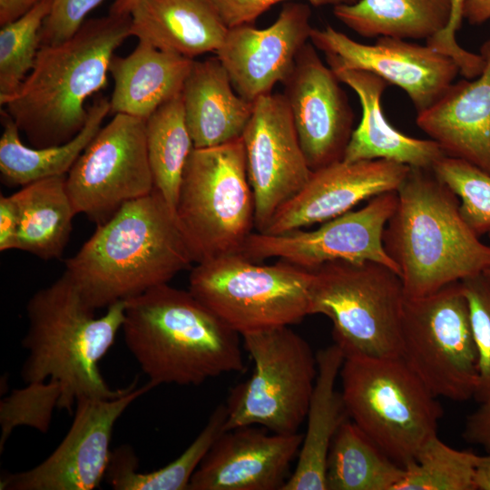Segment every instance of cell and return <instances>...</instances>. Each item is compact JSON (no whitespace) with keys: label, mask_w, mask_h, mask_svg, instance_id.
<instances>
[{"label":"cell","mask_w":490,"mask_h":490,"mask_svg":"<svg viewBox=\"0 0 490 490\" xmlns=\"http://www.w3.org/2000/svg\"><path fill=\"white\" fill-rule=\"evenodd\" d=\"M462 17L471 25L490 21V0H463Z\"/></svg>","instance_id":"43"},{"label":"cell","mask_w":490,"mask_h":490,"mask_svg":"<svg viewBox=\"0 0 490 490\" xmlns=\"http://www.w3.org/2000/svg\"><path fill=\"white\" fill-rule=\"evenodd\" d=\"M191 263L175 211L153 189L97 224L64 272L97 309L168 283Z\"/></svg>","instance_id":"1"},{"label":"cell","mask_w":490,"mask_h":490,"mask_svg":"<svg viewBox=\"0 0 490 490\" xmlns=\"http://www.w3.org/2000/svg\"><path fill=\"white\" fill-rule=\"evenodd\" d=\"M254 425L224 430L194 472L188 490H281L303 434H268Z\"/></svg>","instance_id":"19"},{"label":"cell","mask_w":490,"mask_h":490,"mask_svg":"<svg viewBox=\"0 0 490 490\" xmlns=\"http://www.w3.org/2000/svg\"><path fill=\"white\" fill-rule=\"evenodd\" d=\"M241 337L254 369L229 393L224 430L254 425L277 434L297 433L318 373L309 344L289 326Z\"/></svg>","instance_id":"10"},{"label":"cell","mask_w":490,"mask_h":490,"mask_svg":"<svg viewBox=\"0 0 490 490\" xmlns=\"http://www.w3.org/2000/svg\"><path fill=\"white\" fill-rule=\"evenodd\" d=\"M114 398L76 402L73 423L54 451L32 469L5 474L1 490H93L104 480L113 427L128 407L153 387L147 382Z\"/></svg>","instance_id":"14"},{"label":"cell","mask_w":490,"mask_h":490,"mask_svg":"<svg viewBox=\"0 0 490 490\" xmlns=\"http://www.w3.org/2000/svg\"><path fill=\"white\" fill-rule=\"evenodd\" d=\"M485 273L490 276V270L488 271H486Z\"/></svg>","instance_id":"47"},{"label":"cell","mask_w":490,"mask_h":490,"mask_svg":"<svg viewBox=\"0 0 490 490\" xmlns=\"http://www.w3.org/2000/svg\"><path fill=\"white\" fill-rule=\"evenodd\" d=\"M410 167L383 159L339 161L313 171L306 185L261 233L277 235L323 223L380 193L397 191Z\"/></svg>","instance_id":"20"},{"label":"cell","mask_w":490,"mask_h":490,"mask_svg":"<svg viewBox=\"0 0 490 490\" xmlns=\"http://www.w3.org/2000/svg\"><path fill=\"white\" fill-rule=\"evenodd\" d=\"M142 0H114L110 7L109 14L117 15H130L135 5Z\"/></svg>","instance_id":"46"},{"label":"cell","mask_w":490,"mask_h":490,"mask_svg":"<svg viewBox=\"0 0 490 490\" xmlns=\"http://www.w3.org/2000/svg\"><path fill=\"white\" fill-rule=\"evenodd\" d=\"M488 237H489V240H490V232L488 233Z\"/></svg>","instance_id":"48"},{"label":"cell","mask_w":490,"mask_h":490,"mask_svg":"<svg viewBox=\"0 0 490 490\" xmlns=\"http://www.w3.org/2000/svg\"><path fill=\"white\" fill-rule=\"evenodd\" d=\"M181 94L194 148L218 146L242 136L253 103L236 93L217 56L193 61Z\"/></svg>","instance_id":"23"},{"label":"cell","mask_w":490,"mask_h":490,"mask_svg":"<svg viewBox=\"0 0 490 490\" xmlns=\"http://www.w3.org/2000/svg\"><path fill=\"white\" fill-rule=\"evenodd\" d=\"M88 119L71 141L45 148L29 147L20 139V131L6 113L2 112L4 130L0 139V173L7 186H24L44 178L67 175L76 160L102 128L111 112L110 100L96 97L88 106Z\"/></svg>","instance_id":"27"},{"label":"cell","mask_w":490,"mask_h":490,"mask_svg":"<svg viewBox=\"0 0 490 490\" xmlns=\"http://www.w3.org/2000/svg\"><path fill=\"white\" fill-rule=\"evenodd\" d=\"M312 270L285 260L260 265L240 253L196 263L189 290L240 336L310 315Z\"/></svg>","instance_id":"9"},{"label":"cell","mask_w":490,"mask_h":490,"mask_svg":"<svg viewBox=\"0 0 490 490\" xmlns=\"http://www.w3.org/2000/svg\"><path fill=\"white\" fill-rule=\"evenodd\" d=\"M103 0H53L41 30V45L56 44L71 38L87 15Z\"/></svg>","instance_id":"38"},{"label":"cell","mask_w":490,"mask_h":490,"mask_svg":"<svg viewBox=\"0 0 490 490\" xmlns=\"http://www.w3.org/2000/svg\"><path fill=\"white\" fill-rule=\"evenodd\" d=\"M175 215L194 263L240 253L255 227V201L241 137L192 149Z\"/></svg>","instance_id":"8"},{"label":"cell","mask_w":490,"mask_h":490,"mask_svg":"<svg viewBox=\"0 0 490 490\" xmlns=\"http://www.w3.org/2000/svg\"><path fill=\"white\" fill-rule=\"evenodd\" d=\"M397 205V192L371 199L359 210L328 220L314 230L301 229L270 235L252 232L240 254L259 262L278 258L312 270L334 260L373 261L396 271L399 269L383 245L385 227Z\"/></svg>","instance_id":"13"},{"label":"cell","mask_w":490,"mask_h":490,"mask_svg":"<svg viewBox=\"0 0 490 490\" xmlns=\"http://www.w3.org/2000/svg\"><path fill=\"white\" fill-rule=\"evenodd\" d=\"M125 300L102 317L65 273L28 300V329L22 340L27 358L21 376L27 384L54 379L61 387L58 408L72 413L85 397L114 398L129 387L112 389L99 363L113 345L124 320Z\"/></svg>","instance_id":"4"},{"label":"cell","mask_w":490,"mask_h":490,"mask_svg":"<svg viewBox=\"0 0 490 490\" xmlns=\"http://www.w3.org/2000/svg\"><path fill=\"white\" fill-rule=\"evenodd\" d=\"M145 124L146 120L115 113L89 142L66 175L77 214L99 224L152 191Z\"/></svg>","instance_id":"12"},{"label":"cell","mask_w":490,"mask_h":490,"mask_svg":"<svg viewBox=\"0 0 490 490\" xmlns=\"http://www.w3.org/2000/svg\"><path fill=\"white\" fill-rule=\"evenodd\" d=\"M40 1L42 0H0V25L20 18Z\"/></svg>","instance_id":"42"},{"label":"cell","mask_w":490,"mask_h":490,"mask_svg":"<svg viewBox=\"0 0 490 490\" xmlns=\"http://www.w3.org/2000/svg\"><path fill=\"white\" fill-rule=\"evenodd\" d=\"M241 138L255 201V228L262 232L278 210L306 185L312 171L283 93H270L253 102Z\"/></svg>","instance_id":"16"},{"label":"cell","mask_w":490,"mask_h":490,"mask_svg":"<svg viewBox=\"0 0 490 490\" xmlns=\"http://www.w3.org/2000/svg\"><path fill=\"white\" fill-rule=\"evenodd\" d=\"M490 22V21H489Z\"/></svg>","instance_id":"49"},{"label":"cell","mask_w":490,"mask_h":490,"mask_svg":"<svg viewBox=\"0 0 490 490\" xmlns=\"http://www.w3.org/2000/svg\"><path fill=\"white\" fill-rule=\"evenodd\" d=\"M339 377L348 417L397 465L437 436L441 405L401 357L346 358Z\"/></svg>","instance_id":"6"},{"label":"cell","mask_w":490,"mask_h":490,"mask_svg":"<svg viewBox=\"0 0 490 490\" xmlns=\"http://www.w3.org/2000/svg\"><path fill=\"white\" fill-rule=\"evenodd\" d=\"M193 61L143 42L125 57L113 55L109 67L114 81L111 112L146 120L181 93Z\"/></svg>","instance_id":"26"},{"label":"cell","mask_w":490,"mask_h":490,"mask_svg":"<svg viewBox=\"0 0 490 490\" xmlns=\"http://www.w3.org/2000/svg\"><path fill=\"white\" fill-rule=\"evenodd\" d=\"M479 54L484 61L480 74L454 82L432 106L417 113L416 122L446 156L490 173V38Z\"/></svg>","instance_id":"21"},{"label":"cell","mask_w":490,"mask_h":490,"mask_svg":"<svg viewBox=\"0 0 490 490\" xmlns=\"http://www.w3.org/2000/svg\"><path fill=\"white\" fill-rule=\"evenodd\" d=\"M463 0H453L452 15L448 25L445 29V33L449 36H454L459 29L462 17Z\"/></svg>","instance_id":"45"},{"label":"cell","mask_w":490,"mask_h":490,"mask_svg":"<svg viewBox=\"0 0 490 490\" xmlns=\"http://www.w3.org/2000/svg\"><path fill=\"white\" fill-rule=\"evenodd\" d=\"M61 387L58 381L48 379L27 383L13 390L0 401V452L16 426H27L42 433L49 430L53 413L58 407Z\"/></svg>","instance_id":"36"},{"label":"cell","mask_w":490,"mask_h":490,"mask_svg":"<svg viewBox=\"0 0 490 490\" xmlns=\"http://www.w3.org/2000/svg\"><path fill=\"white\" fill-rule=\"evenodd\" d=\"M309 41L325 54L330 69L367 71L400 87L417 113L432 106L460 73L450 56L406 39L380 36L367 44L328 25L313 28Z\"/></svg>","instance_id":"15"},{"label":"cell","mask_w":490,"mask_h":490,"mask_svg":"<svg viewBox=\"0 0 490 490\" xmlns=\"http://www.w3.org/2000/svg\"><path fill=\"white\" fill-rule=\"evenodd\" d=\"M20 216L13 194L0 196V250L18 249Z\"/></svg>","instance_id":"40"},{"label":"cell","mask_w":490,"mask_h":490,"mask_svg":"<svg viewBox=\"0 0 490 490\" xmlns=\"http://www.w3.org/2000/svg\"><path fill=\"white\" fill-rule=\"evenodd\" d=\"M463 436L490 452V399L480 402V407L467 416Z\"/></svg>","instance_id":"41"},{"label":"cell","mask_w":490,"mask_h":490,"mask_svg":"<svg viewBox=\"0 0 490 490\" xmlns=\"http://www.w3.org/2000/svg\"><path fill=\"white\" fill-rule=\"evenodd\" d=\"M53 0H42L0 30V103L5 104L32 71L41 46L42 26Z\"/></svg>","instance_id":"34"},{"label":"cell","mask_w":490,"mask_h":490,"mask_svg":"<svg viewBox=\"0 0 490 490\" xmlns=\"http://www.w3.org/2000/svg\"><path fill=\"white\" fill-rule=\"evenodd\" d=\"M122 329L126 347L153 387L199 386L245 370L240 335L190 290L168 283L125 299Z\"/></svg>","instance_id":"2"},{"label":"cell","mask_w":490,"mask_h":490,"mask_svg":"<svg viewBox=\"0 0 490 490\" xmlns=\"http://www.w3.org/2000/svg\"><path fill=\"white\" fill-rule=\"evenodd\" d=\"M146 144L154 189L175 211L183 170L194 148L181 94L161 105L146 119Z\"/></svg>","instance_id":"32"},{"label":"cell","mask_w":490,"mask_h":490,"mask_svg":"<svg viewBox=\"0 0 490 490\" xmlns=\"http://www.w3.org/2000/svg\"><path fill=\"white\" fill-rule=\"evenodd\" d=\"M478 457L471 451L455 449L435 436L404 467L395 490H475Z\"/></svg>","instance_id":"33"},{"label":"cell","mask_w":490,"mask_h":490,"mask_svg":"<svg viewBox=\"0 0 490 490\" xmlns=\"http://www.w3.org/2000/svg\"><path fill=\"white\" fill-rule=\"evenodd\" d=\"M478 352V381L474 397L490 399V276L481 273L461 280Z\"/></svg>","instance_id":"37"},{"label":"cell","mask_w":490,"mask_h":490,"mask_svg":"<svg viewBox=\"0 0 490 490\" xmlns=\"http://www.w3.org/2000/svg\"><path fill=\"white\" fill-rule=\"evenodd\" d=\"M401 358L436 397H474L478 352L461 281L425 297L406 298Z\"/></svg>","instance_id":"11"},{"label":"cell","mask_w":490,"mask_h":490,"mask_svg":"<svg viewBox=\"0 0 490 490\" xmlns=\"http://www.w3.org/2000/svg\"><path fill=\"white\" fill-rule=\"evenodd\" d=\"M225 404L219 405L192 443L170 464L141 473L134 450L127 445L112 451L104 479L115 490H188L191 479L206 453L224 431Z\"/></svg>","instance_id":"31"},{"label":"cell","mask_w":490,"mask_h":490,"mask_svg":"<svg viewBox=\"0 0 490 490\" xmlns=\"http://www.w3.org/2000/svg\"><path fill=\"white\" fill-rule=\"evenodd\" d=\"M475 488L490 490V452L479 456L475 472Z\"/></svg>","instance_id":"44"},{"label":"cell","mask_w":490,"mask_h":490,"mask_svg":"<svg viewBox=\"0 0 490 490\" xmlns=\"http://www.w3.org/2000/svg\"><path fill=\"white\" fill-rule=\"evenodd\" d=\"M405 473L350 418L337 432L326 465L327 490H395Z\"/></svg>","instance_id":"30"},{"label":"cell","mask_w":490,"mask_h":490,"mask_svg":"<svg viewBox=\"0 0 490 490\" xmlns=\"http://www.w3.org/2000/svg\"><path fill=\"white\" fill-rule=\"evenodd\" d=\"M310 16L308 4L289 2L267 28L252 24L228 28L215 54L240 96L253 103L287 80L310 39Z\"/></svg>","instance_id":"18"},{"label":"cell","mask_w":490,"mask_h":490,"mask_svg":"<svg viewBox=\"0 0 490 490\" xmlns=\"http://www.w3.org/2000/svg\"><path fill=\"white\" fill-rule=\"evenodd\" d=\"M339 83L309 42L283 83V95L312 172L342 161L353 132L354 113Z\"/></svg>","instance_id":"17"},{"label":"cell","mask_w":490,"mask_h":490,"mask_svg":"<svg viewBox=\"0 0 490 490\" xmlns=\"http://www.w3.org/2000/svg\"><path fill=\"white\" fill-rule=\"evenodd\" d=\"M131 36V15L85 20L69 39L41 45L19 90L4 104L34 148L64 144L85 125V101L107 84L114 51Z\"/></svg>","instance_id":"3"},{"label":"cell","mask_w":490,"mask_h":490,"mask_svg":"<svg viewBox=\"0 0 490 490\" xmlns=\"http://www.w3.org/2000/svg\"><path fill=\"white\" fill-rule=\"evenodd\" d=\"M397 192L383 245L399 269L407 299L490 270V245L468 227L459 199L433 169L410 167Z\"/></svg>","instance_id":"5"},{"label":"cell","mask_w":490,"mask_h":490,"mask_svg":"<svg viewBox=\"0 0 490 490\" xmlns=\"http://www.w3.org/2000/svg\"><path fill=\"white\" fill-rule=\"evenodd\" d=\"M130 15L131 36L190 59L216 53L228 31L213 0H142Z\"/></svg>","instance_id":"24"},{"label":"cell","mask_w":490,"mask_h":490,"mask_svg":"<svg viewBox=\"0 0 490 490\" xmlns=\"http://www.w3.org/2000/svg\"><path fill=\"white\" fill-rule=\"evenodd\" d=\"M290 0H213L228 28L253 24L272 5ZM314 6L351 5L358 0H306Z\"/></svg>","instance_id":"39"},{"label":"cell","mask_w":490,"mask_h":490,"mask_svg":"<svg viewBox=\"0 0 490 490\" xmlns=\"http://www.w3.org/2000/svg\"><path fill=\"white\" fill-rule=\"evenodd\" d=\"M19 216L18 249L49 260L66 247L77 214L66 188V175L38 180L13 193Z\"/></svg>","instance_id":"28"},{"label":"cell","mask_w":490,"mask_h":490,"mask_svg":"<svg viewBox=\"0 0 490 490\" xmlns=\"http://www.w3.org/2000/svg\"><path fill=\"white\" fill-rule=\"evenodd\" d=\"M453 0H358L333 7L336 18L358 35L425 39L449 24Z\"/></svg>","instance_id":"29"},{"label":"cell","mask_w":490,"mask_h":490,"mask_svg":"<svg viewBox=\"0 0 490 490\" xmlns=\"http://www.w3.org/2000/svg\"><path fill=\"white\" fill-rule=\"evenodd\" d=\"M332 71L358 94L362 107L360 122L352 132L343 161L383 159L409 167L432 169L446 156L434 140L408 136L388 122L381 108V97L388 85L384 79L363 70Z\"/></svg>","instance_id":"22"},{"label":"cell","mask_w":490,"mask_h":490,"mask_svg":"<svg viewBox=\"0 0 490 490\" xmlns=\"http://www.w3.org/2000/svg\"><path fill=\"white\" fill-rule=\"evenodd\" d=\"M318 373L307 412L294 472L281 490H327L326 465L332 441L341 425L349 418L341 392L336 389L345 356L333 344L316 355Z\"/></svg>","instance_id":"25"},{"label":"cell","mask_w":490,"mask_h":490,"mask_svg":"<svg viewBox=\"0 0 490 490\" xmlns=\"http://www.w3.org/2000/svg\"><path fill=\"white\" fill-rule=\"evenodd\" d=\"M312 272L310 315L329 318L345 358L401 357L406 295L396 271L373 261L334 260Z\"/></svg>","instance_id":"7"},{"label":"cell","mask_w":490,"mask_h":490,"mask_svg":"<svg viewBox=\"0 0 490 490\" xmlns=\"http://www.w3.org/2000/svg\"><path fill=\"white\" fill-rule=\"evenodd\" d=\"M457 196L463 220L479 238L490 232V173L464 160L445 156L432 168Z\"/></svg>","instance_id":"35"}]
</instances>
